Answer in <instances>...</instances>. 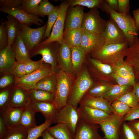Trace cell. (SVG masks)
<instances>
[{
	"mask_svg": "<svg viewBox=\"0 0 139 139\" xmlns=\"http://www.w3.org/2000/svg\"><path fill=\"white\" fill-rule=\"evenodd\" d=\"M85 63L76 75L67 100V104L77 108L86 93L94 83Z\"/></svg>",
	"mask_w": 139,
	"mask_h": 139,
	"instance_id": "1",
	"label": "cell"
},
{
	"mask_svg": "<svg viewBox=\"0 0 139 139\" xmlns=\"http://www.w3.org/2000/svg\"><path fill=\"white\" fill-rule=\"evenodd\" d=\"M99 8L103 11L109 14L111 18L124 33L129 46L132 45L135 37L138 36L134 20L130 14L124 15L111 9L104 0Z\"/></svg>",
	"mask_w": 139,
	"mask_h": 139,
	"instance_id": "2",
	"label": "cell"
},
{
	"mask_svg": "<svg viewBox=\"0 0 139 139\" xmlns=\"http://www.w3.org/2000/svg\"><path fill=\"white\" fill-rule=\"evenodd\" d=\"M76 76L59 69L57 72V83L52 101L59 109L67 104L73 84Z\"/></svg>",
	"mask_w": 139,
	"mask_h": 139,
	"instance_id": "3",
	"label": "cell"
},
{
	"mask_svg": "<svg viewBox=\"0 0 139 139\" xmlns=\"http://www.w3.org/2000/svg\"><path fill=\"white\" fill-rule=\"evenodd\" d=\"M128 47L127 42L121 44L104 45L93 55L92 58L113 66L124 59Z\"/></svg>",
	"mask_w": 139,
	"mask_h": 139,
	"instance_id": "4",
	"label": "cell"
},
{
	"mask_svg": "<svg viewBox=\"0 0 139 139\" xmlns=\"http://www.w3.org/2000/svg\"><path fill=\"white\" fill-rule=\"evenodd\" d=\"M55 72L56 71L50 65L43 62L40 67L36 71L21 78H15L14 85L28 90L34 89L36 84L41 79Z\"/></svg>",
	"mask_w": 139,
	"mask_h": 139,
	"instance_id": "5",
	"label": "cell"
},
{
	"mask_svg": "<svg viewBox=\"0 0 139 139\" xmlns=\"http://www.w3.org/2000/svg\"><path fill=\"white\" fill-rule=\"evenodd\" d=\"M60 44L56 41L46 44L40 43L29 53L30 58L40 55L44 62L49 64L55 71L59 69L57 55Z\"/></svg>",
	"mask_w": 139,
	"mask_h": 139,
	"instance_id": "6",
	"label": "cell"
},
{
	"mask_svg": "<svg viewBox=\"0 0 139 139\" xmlns=\"http://www.w3.org/2000/svg\"><path fill=\"white\" fill-rule=\"evenodd\" d=\"M46 26L47 23L42 26L33 28L27 25L20 23V36L29 53L41 42Z\"/></svg>",
	"mask_w": 139,
	"mask_h": 139,
	"instance_id": "7",
	"label": "cell"
},
{
	"mask_svg": "<svg viewBox=\"0 0 139 139\" xmlns=\"http://www.w3.org/2000/svg\"><path fill=\"white\" fill-rule=\"evenodd\" d=\"M106 23L100 16L98 8L91 9L84 13L81 28L84 31L101 34L105 30Z\"/></svg>",
	"mask_w": 139,
	"mask_h": 139,
	"instance_id": "8",
	"label": "cell"
},
{
	"mask_svg": "<svg viewBox=\"0 0 139 139\" xmlns=\"http://www.w3.org/2000/svg\"><path fill=\"white\" fill-rule=\"evenodd\" d=\"M70 6L67 1H63L59 5L57 19L53 27L50 36L41 44H46L55 41L59 44L61 43L63 40L67 13Z\"/></svg>",
	"mask_w": 139,
	"mask_h": 139,
	"instance_id": "9",
	"label": "cell"
},
{
	"mask_svg": "<svg viewBox=\"0 0 139 139\" xmlns=\"http://www.w3.org/2000/svg\"><path fill=\"white\" fill-rule=\"evenodd\" d=\"M77 108L67 104L59 110L54 122V123H60L66 125L74 136L80 118Z\"/></svg>",
	"mask_w": 139,
	"mask_h": 139,
	"instance_id": "10",
	"label": "cell"
},
{
	"mask_svg": "<svg viewBox=\"0 0 139 139\" xmlns=\"http://www.w3.org/2000/svg\"><path fill=\"white\" fill-rule=\"evenodd\" d=\"M123 122V117L113 114L100 122L99 125L103 133L104 139H120Z\"/></svg>",
	"mask_w": 139,
	"mask_h": 139,
	"instance_id": "11",
	"label": "cell"
},
{
	"mask_svg": "<svg viewBox=\"0 0 139 139\" xmlns=\"http://www.w3.org/2000/svg\"><path fill=\"white\" fill-rule=\"evenodd\" d=\"M77 108L80 118L91 125L99 124L111 114L82 104Z\"/></svg>",
	"mask_w": 139,
	"mask_h": 139,
	"instance_id": "12",
	"label": "cell"
},
{
	"mask_svg": "<svg viewBox=\"0 0 139 139\" xmlns=\"http://www.w3.org/2000/svg\"><path fill=\"white\" fill-rule=\"evenodd\" d=\"M102 34L105 45L127 42L124 33L111 18L107 21L105 29Z\"/></svg>",
	"mask_w": 139,
	"mask_h": 139,
	"instance_id": "13",
	"label": "cell"
},
{
	"mask_svg": "<svg viewBox=\"0 0 139 139\" xmlns=\"http://www.w3.org/2000/svg\"><path fill=\"white\" fill-rule=\"evenodd\" d=\"M104 45L102 34H100L84 31L81 37L80 47L87 55L92 56Z\"/></svg>",
	"mask_w": 139,
	"mask_h": 139,
	"instance_id": "14",
	"label": "cell"
},
{
	"mask_svg": "<svg viewBox=\"0 0 139 139\" xmlns=\"http://www.w3.org/2000/svg\"><path fill=\"white\" fill-rule=\"evenodd\" d=\"M1 12L7 13L15 18L20 23L30 26L34 24L38 26L43 23L42 19L35 14H28L24 11L21 6L19 7L9 9L0 8Z\"/></svg>",
	"mask_w": 139,
	"mask_h": 139,
	"instance_id": "15",
	"label": "cell"
},
{
	"mask_svg": "<svg viewBox=\"0 0 139 139\" xmlns=\"http://www.w3.org/2000/svg\"><path fill=\"white\" fill-rule=\"evenodd\" d=\"M99 125H89L80 118L74 139H104L98 132Z\"/></svg>",
	"mask_w": 139,
	"mask_h": 139,
	"instance_id": "16",
	"label": "cell"
},
{
	"mask_svg": "<svg viewBox=\"0 0 139 139\" xmlns=\"http://www.w3.org/2000/svg\"><path fill=\"white\" fill-rule=\"evenodd\" d=\"M84 7L80 5L68 7L65 20V29H72L81 28L84 13Z\"/></svg>",
	"mask_w": 139,
	"mask_h": 139,
	"instance_id": "17",
	"label": "cell"
},
{
	"mask_svg": "<svg viewBox=\"0 0 139 139\" xmlns=\"http://www.w3.org/2000/svg\"><path fill=\"white\" fill-rule=\"evenodd\" d=\"M125 61L132 68L135 78L139 80V38L136 36L126 51Z\"/></svg>",
	"mask_w": 139,
	"mask_h": 139,
	"instance_id": "18",
	"label": "cell"
},
{
	"mask_svg": "<svg viewBox=\"0 0 139 139\" xmlns=\"http://www.w3.org/2000/svg\"><path fill=\"white\" fill-rule=\"evenodd\" d=\"M15 54L12 46L0 50V72L1 74H13V70L16 61Z\"/></svg>",
	"mask_w": 139,
	"mask_h": 139,
	"instance_id": "19",
	"label": "cell"
},
{
	"mask_svg": "<svg viewBox=\"0 0 139 139\" xmlns=\"http://www.w3.org/2000/svg\"><path fill=\"white\" fill-rule=\"evenodd\" d=\"M57 61L60 70L68 73H73L71 49L63 40L60 44Z\"/></svg>",
	"mask_w": 139,
	"mask_h": 139,
	"instance_id": "20",
	"label": "cell"
},
{
	"mask_svg": "<svg viewBox=\"0 0 139 139\" xmlns=\"http://www.w3.org/2000/svg\"><path fill=\"white\" fill-rule=\"evenodd\" d=\"M30 103L29 90L22 87L15 85L10 96L9 106L22 108Z\"/></svg>",
	"mask_w": 139,
	"mask_h": 139,
	"instance_id": "21",
	"label": "cell"
},
{
	"mask_svg": "<svg viewBox=\"0 0 139 139\" xmlns=\"http://www.w3.org/2000/svg\"><path fill=\"white\" fill-rule=\"evenodd\" d=\"M103 111L110 114H113L111 104L103 97L84 95L79 104Z\"/></svg>",
	"mask_w": 139,
	"mask_h": 139,
	"instance_id": "22",
	"label": "cell"
},
{
	"mask_svg": "<svg viewBox=\"0 0 139 139\" xmlns=\"http://www.w3.org/2000/svg\"><path fill=\"white\" fill-rule=\"evenodd\" d=\"M31 104L36 112H41L44 116L45 120L50 121L52 124L54 123L55 119L59 109L53 101Z\"/></svg>",
	"mask_w": 139,
	"mask_h": 139,
	"instance_id": "23",
	"label": "cell"
},
{
	"mask_svg": "<svg viewBox=\"0 0 139 139\" xmlns=\"http://www.w3.org/2000/svg\"><path fill=\"white\" fill-rule=\"evenodd\" d=\"M12 47L17 62L25 63L31 60L29 52L20 36V32Z\"/></svg>",
	"mask_w": 139,
	"mask_h": 139,
	"instance_id": "24",
	"label": "cell"
},
{
	"mask_svg": "<svg viewBox=\"0 0 139 139\" xmlns=\"http://www.w3.org/2000/svg\"><path fill=\"white\" fill-rule=\"evenodd\" d=\"M71 51L73 73L76 75L86 63L87 54L80 47H73Z\"/></svg>",
	"mask_w": 139,
	"mask_h": 139,
	"instance_id": "25",
	"label": "cell"
},
{
	"mask_svg": "<svg viewBox=\"0 0 139 139\" xmlns=\"http://www.w3.org/2000/svg\"><path fill=\"white\" fill-rule=\"evenodd\" d=\"M84 31L81 28L72 29H65L63 40L71 49L73 47H80Z\"/></svg>",
	"mask_w": 139,
	"mask_h": 139,
	"instance_id": "26",
	"label": "cell"
},
{
	"mask_svg": "<svg viewBox=\"0 0 139 139\" xmlns=\"http://www.w3.org/2000/svg\"><path fill=\"white\" fill-rule=\"evenodd\" d=\"M36 113L30 103L24 107L19 125L27 130L36 126L35 118Z\"/></svg>",
	"mask_w": 139,
	"mask_h": 139,
	"instance_id": "27",
	"label": "cell"
},
{
	"mask_svg": "<svg viewBox=\"0 0 139 139\" xmlns=\"http://www.w3.org/2000/svg\"><path fill=\"white\" fill-rule=\"evenodd\" d=\"M7 20H4L6 27L8 35V40L7 47L11 46L20 32V23L13 16L8 15Z\"/></svg>",
	"mask_w": 139,
	"mask_h": 139,
	"instance_id": "28",
	"label": "cell"
},
{
	"mask_svg": "<svg viewBox=\"0 0 139 139\" xmlns=\"http://www.w3.org/2000/svg\"><path fill=\"white\" fill-rule=\"evenodd\" d=\"M57 72L44 77L36 85L35 89L41 90L54 94L57 83Z\"/></svg>",
	"mask_w": 139,
	"mask_h": 139,
	"instance_id": "29",
	"label": "cell"
},
{
	"mask_svg": "<svg viewBox=\"0 0 139 139\" xmlns=\"http://www.w3.org/2000/svg\"><path fill=\"white\" fill-rule=\"evenodd\" d=\"M24 107L18 108L9 106L2 110L9 128L19 125Z\"/></svg>",
	"mask_w": 139,
	"mask_h": 139,
	"instance_id": "30",
	"label": "cell"
},
{
	"mask_svg": "<svg viewBox=\"0 0 139 139\" xmlns=\"http://www.w3.org/2000/svg\"><path fill=\"white\" fill-rule=\"evenodd\" d=\"M47 130L55 139H74V136L69 128L65 124L57 123L49 127Z\"/></svg>",
	"mask_w": 139,
	"mask_h": 139,
	"instance_id": "31",
	"label": "cell"
},
{
	"mask_svg": "<svg viewBox=\"0 0 139 139\" xmlns=\"http://www.w3.org/2000/svg\"><path fill=\"white\" fill-rule=\"evenodd\" d=\"M133 89V86L113 85L103 97L110 104L126 92Z\"/></svg>",
	"mask_w": 139,
	"mask_h": 139,
	"instance_id": "32",
	"label": "cell"
},
{
	"mask_svg": "<svg viewBox=\"0 0 139 139\" xmlns=\"http://www.w3.org/2000/svg\"><path fill=\"white\" fill-rule=\"evenodd\" d=\"M112 67L113 69V73L123 77L135 80L132 68L124 59L119 61Z\"/></svg>",
	"mask_w": 139,
	"mask_h": 139,
	"instance_id": "33",
	"label": "cell"
},
{
	"mask_svg": "<svg viewBox=\"0 0 139 139\" xmlns=\"http://www.w3.org/2000/svg\"><path fill=\"white\" fill-rule=\"evenodd\" d=\"M29 92L30 103L52 101L54 98V94L41 90L33 89Z\"/></svg>",
	"mask_w": 139,
	"mask_h": 139,
	"instance_id": "34",
	"label": "cell"
},
{
	"mask_svg": "<svg viewBox=\"0 0 139 139\" xmlns=\"http://www.w3.org/2000/svg\"><path fill=\"white\" fill-rule=\"evenodd\" d=\"M113 85L102 83L93 84L88 90L84 95L103 97Z\"/></svg>",
	"mask_w": 139,
	"mask_h": 139,
	"instance_id": "35",
	"label": "cell"
},
{
	"mask_svg": "<svg viewBox=\"0 0 139 139\" xmlns=\"http://www.w3.org/2000/svg\"><path fill=\"white\" fill-rule=\"evenodd\" d=\"M28 130L19 125L10 128L1 139H27Z\"/></svg>",
	"mask_w": 139,
	"mask_h": 139,
	"instance_id": "36",
	"label": "cell"
},
{
	"mask_svg": "<svg viewBox=\"0 0 139 139\" xmlns=\"http://www.w3.org/2000/svg\"><path fill=\"white\" fill-rule=\"evenodd\" d=\"M51 124L50 121L45 120L41 125L28 130L27 139H37L41 137L43 132L49 127Z\"/></svg>",
	"mask_w": 139,
	"mask_h": 139,
	"instance_id": "37",
	"label": "cell"
},
{
	"mask_svg": "<svg viewBox=\"0 0 139 139\" xmlns=\"http://www.w3.org/2000/svg\"><path fill=\"white\" fill-rule=\"evenodd\" d=\"M103 0H69L67 1L70 7L76 5L85 6L92 9L99 8Z\"/></svg>",
	"mask_w": 139,
	"mask_h": 139,
	"instance_id": "38",
	"label": "cell"
},
{
	"mask_svg": "<svg viewBox=\"0 0 139 139\" xmlns=\"http://www.w3.org/2000/svg\"><path fill=\"white\" fill-rule=\"evenodd\" d=\"M111 105L113 110V114L122 117L128 113L131 108L118 100L113 101Z\"/></svg>",
	"mask_w": 139,
	"mask_h": 139,
	"instance_id": "39",
	"label": "cell"
},
{
	"mask_svg": "<svg viewBox=\"0 0 139 139\" xmlns=\"http://www.w3.org/2000/svg\"><path fill=\"white\" fill-rule=\"evenodd\" d=\"M132 90L124 93L117 100L126 104L131 108L137 106L139 104V101Z\"/></svg>",
	"mask_w": 139,
	"mask_h": 139,
	"instance_id": "40",
	"label": "cell"
},
{
	"mask_svg": "<svg viewBox=\"0 0 139 139\" xmlns=\"http://www.w3.org/2000/svg\"><path fill=\"white\" fill-rule=\"evenodd\" d=\"M15 85L0 90V109L3 110L9 106L10 96Z\"/></svg>",
	"mask_w": 139,
	"mask_h": 139,
	"instance_id": "41",
	"label": "cell"
},
{
	"mask_svg": "<svg viewBox=\"0 0 139 139\" xmlns=\"http://www.w3.org/2000/svg\"><path fill=\"white\" fill-rule=\"evenodd\" d=\"M55 7L48 0H42L38 7L36 14L41 17L47 16L53 11Z\"/></svg>",
	"mask_w": 139,
	"mask_h": 139,
	"instance_id": "42",
	"label": "cell"
},
{
	"mask_svg": "<svg viewBox=\"0 0 139 139\" xmlns=\"http://www.w3.org/2000/svg\"><path fill=\"white\" fill-rule=\"evenodd\" d=\"M59 5L55 6L53 11L48 15L47 26L43 39L48 38L50 36L53 27L56 21L58 16V10Z\"/></svg>",
	"mask_w": 139,
	"mask_h": 139,
	"instance_id": "43",
	"label": "cell"
},
{
	"mask_svg": "<svg viewBox=\"0 0 139 139\" xmlns=\"http://www.w3.org/2000/svg\"><path fill=\"white\" fill-rule=\"evenodd\" d=\"M120 139H139L137 135L126 122H123L120 134Z\"/></svg>",
	"mask_w": 139,
	"mask_h": 139,
	"instance_id": "44",
	"label": "cell"
},
{
	"mask_svg": "<svg viewBox=\"0 0 139 139\" xmlns=\"http://www.w3.org/2000/svg\"><path fill=\"white\" fill-rule=\"evenodd\" d=\"M42 0H23L21 7L28 14H36L38 7Z\"/></svg>",
	"mask_w": 139,
	"mask_h": 139,
	"instance_id": "45",
	"label": "cell"
},
{
	"mask_svg": "<svg viewBox=\"0 0 139 139\" xmlns=\"http://www.w3.org/2000/svg\"><path fill=\"white\" fill-rule=\"evenodd\" d=\"M8 40V35L5 25L3 19L1 20L0 24V49L7 46Z\"/></svg>",
	"mask_w": 139,
	"mask_h": 139,
	"instance_id": "46",
	"label": "cell"
},
{
	"mask_svg": "<svg viewBox=\"0 0 139 139\" xmlns=\"http://www.w3.org/2000/svg\"><path fill=\"white\" fill-rule=\"evenodd\" d=\"M15 78L13 74L3 75L0 79V90L14 85Z\"/></svg>",
	"mask_w": 139,
	"mask_h": 139,
	"instance_id": "47",
	"label": "cell"
},
{
	"mask_svg": "<svg viewBox=\"0 0 139 139\" xmlns=\"http://www.w3.org/2000/svg\"><path fill=\"white\" fill-rule=\"evenodd\" d=\"M26 74L25 63L16 61L13 70V75L15 78H21Z\"/></svg>",
	"mask_w": 139,
	"mask_h": 139,
	"instance_id": "48",
	"label": "cell"
},
{
	"mask_svg": "<svg viewBox=\"0 0 139 139\" xmlns=\"http://www.w3.org/2000/svg\"><path fill=\"white\" fill-rule=\"evenodd\" d=\"M22 0H0V8L9 9L21 6Z\"/></svg>",
	"mask_w": 139,
	"mask_h": 139,
	"instance_id": "49",
	"label": "cell"
},
{
	"mask_svg": "<svg viewBox=\"0 0 139 139\" xmlns=\"http://www.w3.org/2000/svg\"><path fill=\"white\" fill-rule=\"evenodd\" d=\"M139 118V104L131 108L129 111L123 117V122L129 121Z\"/></svg>",
	"mask_w": 139,
	"mask_h": 139,
	"instance_id": "50",
	"label": "cell"
},
{
	"mask_svg": "<svg viewBox=\"0 0 139 139\" xmlns=\"http://www.w3.org/2000/svg\"><path fill=\"white\" fill-rule=\"evenodd\" d=\"M43 62L41 59L37 61L31 60L25 63L26 74L30 73L39 68L41 66Z\"/></svg>",
	"mask_w": 139,
	"mask_h": 139,
	"instance_id": "51",
	"label": "cell"
},
{
	"mask_svg": "<svg viewBox=\"0 0 139 139\" xmlns=\"http://www.w3.org/2000/svg\"><path fill=\"white\" fill-rule=\"evenodd\" d=\"M112 75L120 86H133L135 82V80L123 77L114 73Z\"/></svg>",
	"mask_w": 139,
	"mask_h": 139,
	"instance_id": "52",
	"label": "cell"
},
{
	"mask_svg": "<svg viewBox=\"0 0 139 139\" xmlns=\"http://www.w3.org/2000/svg\"><path fill=\"white\" fill-rule=\"evenodd\" d=\"M9 127L3 112L0 111V139L2 138L7 132Z\"/></svg>",
	"mask_w": 139,
	"mask_h": 139,
	"instance_id": "53",
	"label": "cell"
},
{
	"mask_svg": "<svg viewBox=\"0 0 139 139\" xmlns=\"http://www.w3.org/2000/svg\"><path fill=\"white\" fill-rule=\"evenodd\" d=\"M118 13L124 15L130 14V1L129 0H118Z\"/></svg>",
	"mask_w": 139,
	"mask_h": 139,
	"instance_id": "54",
	"label": "cell"
},
{
	"mask_svg": "<svg viewBox=\"0 0 139 139\" xmlns=\"http://www.w3.org/2000/svg\"><path fill=\"white\" fill-rule=\"evenodd\" d=\"M127 123L136 133L139 138V120L128 121Z\"/></svg>",
	"mask_w": 139,
	"mask_h": 139,
	"instance_id": "55",
	"label": "cell"
},
{
	"mask_svg": "<svg viewBox=\"0 0 139 139\" xmlns=\"http://www.w3.org/2000/svg\"><path fill=\"white\" fill-rule=\"evenodd\" d=\"M105 1L111 9L118 12V0H105Z\"/></svg>",
	"mask_w": 139,
	"mask_h": 139,
	"instance_id": "56",
	"label": "cell"
},
{
	"mask_svg": "<svg viewBox=\"0 0 139 139\" xmlns=\"http://www.w3.org/2000/svg\"><path fill=\"white\" fill-rule=\"evenodd\" d=\"M132 14L135 23L137 31H139V8L133 10Z\"/></svg>",
	"mask_w": 139,
	"mask_h": 139,
	"instance_id": "57",
	"label": "cell"
},
{
	"mask_svg": "<svg viewBox=\"0 0 139 139\" xmlns=\"http://www.w3.org/2000/svg\"><path fill=\"white\" fill-rule=\"evenodd\" d=\"M132 90L139 101V82L135 81L133 86Z\"/></svg>",
	"mask_w": 139,
	"mask_h": 139,
	"instance_id": "58",
	"label": "cell"
},
{
	"mask_svg": "<svg viewBox=\"0 0 139 139\" xmlns=\"http://www.w3.org/2000/svg\"><path fill=\"white\" fill-rule=\"evenodd\" d=\"M41 137L42 139H55L50 134L47 129L43 132Z\"/></svg>",
	"mask_w": 139,
	"mask_h": 139,
	"instance_id": "59",
	"label": "cell"
}]
</instances>
